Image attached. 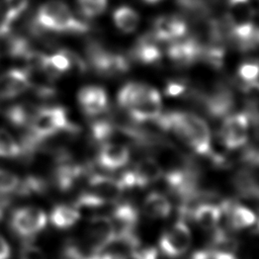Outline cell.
Instances as JSON below:
<instances>
[{
  "label": "cell",
  "instance_id": "6da1fadb",
  "mask_svg": "<svg viewBox=\"0 0 259 259\" xmlns=\"http://www.w3.org/2000/svg\"><path fill=\"white\" fill-rule=\"evenodd\" d=\"M124 190L118 179L105 175H92L88 180V187L82 191L75 201L77 208H96L106 203L118 200Z\"/></svg>",
  "mask_w": 259,
  "mask_h": 259
},
{
  "label": "cell",
  "instance_id": "7a4b0ae2",
  "mask_svg": "<svg viewBox=\"0 0 259 259\" xmlns=\"http://www.w3.org/2000/svg\"><path fill=\"white\" fill-rule=\"evenodd\" d=\"M181 116L182 126L177 137L189 146L196 154L210 157L213 150L207 123L194 113L181 111Z\"/></svg>",
  "mask_w": 259,
  "mask_h": 259
},
{
  "label": "cell",
  "instance_id": "3957f363",
  "mask_svg": "<svg viewBox=\"0 0 259 259\" xmlns=\"http://www.w3.org/2000/svg\"><path fill=\"white\" fill-rule=\"evenodd\" d=\"M86 54L89 65L99 75H120L130 69V61L125 56L109 52L97 42H90Z\"/></svg>",
  "mask_w": 259,
  "mask_h": 259
},
{
  "label": "cell",
  "instance_id": "277c9868",
  "mask_svg": "<svg viewBox=\"0 0 259 259\" xmlns=\"http://www.w3.org/2000/svg\"><path fill=\"white\" fill-rule=\"evenodd\" d=\"M226 21L229 34L237 45L245 40L255 27L250 0H228Z\"/></svg>",
  "mask_w": 259,
  "mask_h": 259
},
{
  "label": "cell",
  "instance_id": "5b68a950",
  "mask_svg": "<svg viewBox=\"0 0 259 259\" xmlns=\"http://www.w3.org/2000/svg\"><path fill=\"white\" fill-rule=\"evenodd\" d=\"M46 212L37 207L25 206L16 209L10 219L12 231L21 238H32L47 226Z\"/></svg>",
  "mask_w": 259,
  "mask_h": 259
},
{
  "label": "cell",
  "instance_id": "8992f818",
  "mask_svg": "<svg viewBox=\"0 0 259 259\" xmlns=\"http://www.w3.org/2000/svg\"><path fill=\"white\" fill-rule=\"evenodd\" d=\"M191 242L192 236L187 224L183 220H178L160 237L159 247L165 256L178 258L188 251Z\"/></svg>",
  "mask_w": 259,
  "mask_h": 259
},
{
  "label": "cell",
  "instance_id": "52a82bcc",
  "mask_svg": "<svg viewBox=\"0 0 259 259\" xmlns=\"http://www.w3.org/2000/svg\"><path fill=\"white\" fill-rule=\"evenodd\" d=\"M249 123L250 119L245 111L229 114L224 118L220 140L226 149L236 150L247 143Z\"/></svg>",
  "mask_w": 259,
  "mask_h": 259
},
{
  "label": "cell",
  "instance_id": "ba28073f",
  "mask_svg": "<svg viewBox=\"0 0 259 259\" xmlns=\"http://www.w3.org/2000/svg\"><path fill=\"white\" fill-rule=\"evenodd\" d=\"M127 111L128 115L137 122L156 120L162 113V102L159 92L155 88L145 85L141 96Z\"/></svg>",
  "mask_w": 259,
  "mask_h": 259
},
{
  "label": "cell",
  "instance_id": "9c48e42d",
  "mask_svg": "<svg viewBox=\"0 0 259 259\" xmlns=\"http://www.w3.org/2000/svg\"><path fill=\"white\" fill-rule=\"evenodd\" d=\"M85 239L97 250L103 251L115 240V231L111 219L104 215H96L88 222Z\"/></svg>",
  "mask_w": 259,
  "mask_h": 259
},
{
  "label": "cell",
  "instance_id": "30bf717a",
  "mask_svg": "<svg viewBox=\"0 0 259 259\" xmlns=\"http://www.w3.org/2000/svg\"><path fill=\"white\" fill-rule=\"evenodd\" d=\"M202 105L209 116L213 118H225L235 106V96L226 85H218L201 99Z\"/></svg>",
  "mask_w": 259,
  "mask_h": 259
},
{
  "label": "cell",
  "instance_id": "8fae6325",
  "mask_svg": "<svg viewBox=\"0 0 259 259\" xmlns=\"http://www.w3.org/2000/svg\"><path fill=\"white\" fill-rule=\"evenodd\" d=\"M203 45L195 37H184L168 48L170 60L179 66H189L200 59Z\"/></svg>",
  "mask_w": 259,
  "mask_h": 259
},
{
  "label": "cell",
  "instance_id": "7c38bea8",
  "mask_svg": "<svg viewBox=\"0 0 259 259\" xmlns=\"http://www.w3.org/2000/svg\"><path fill=\"white\" fill-rule=\"evenodd\" d=\"M30 88L26 69H10L0 75V99H11Z\"/></svg>",
  "mask_w": 259,
  "mask_h": 259
},
{
  "label": "cell",
  "instance_id": "4fadbf2b",
  "mask_svg": "<svg viewBox=\"0 0 259 259\" xmlns=\"http://www.w3.org/2000/svg\"><path fill=\"white\" fill-rule=\"evenodd\" d=\"M78 101L82 111L90 117L103 113L107 108V94L102 87L86 86L78 93Z\"/></svg>",
  "mask_w": 259,
  "mask_h": 259
},
{
  "label": "cell",
  "instance_id": "5bb4252c",
  "mask_svg": "<svg viewBox=\"0 0 259 259\" xmlns=\"http://www.w3.org/2000/svg\"><path fill=\"white\" fill-rule=\"evenodd\" d=\"M152 33L158 41L180 39L187 33V24L177 16H160L154 22Z\"/></svg>",
  "mask_w": 259,
  "mask_h": 259
},
{
  "label": "cell",
  "instance_id": "9a60e30c",
  "mask_svg": "<svg viewBox=\"0 0 259 259\" xmlns=\"http://www.w3.org/2000/svg\"><path fill=\"white\" fill-rule=\"evenodd\" d=\"M130 150L126 146L117 143H105L101 145L97 155L98 165L106 170H116L127 164Z\"/></svg>",
  "mask_w": 259,
  "mask_h": 259
},
{
  "label": "cell",
  "instance_id": "2e32d148",
  "mask_svg": "<svg viewBox=\"0 0 259 259\" xmlns=\"http://www.w3.org/2000/svg\"><path fill=\"white\" fill-rule=\"evenodd\" d=\"M111 222L115 231V238L135 234L139 223V213L130 203H120L116 205L111 213Z\"/></svg>",
  "mask_w": 259,
  "mask_h": 259
},
{
  "label": "cell",
  "instance_id": "e0dca14e",
  "mask_svg": "<svg viewBox=\"0 0 259 259\" xmlns=\"http://www.w3.org/2000/svg\"><path fill=\"white\" fill-rule=\"evenodd\" d=\"M132 171L135 187H146L159 181L163 176V167L154 158L141 160Z\"/></svg>",
  "mask_w": 259,
  "mask_h": 259
},
{
  "label": "cell",
  "instance_id": "ac0fdd59",
  "mask_svg": "<svg viewBox=\"0 0 259 259\" xmlns=\"http://www.w3.org/2000/svg\"><path fill=\"white\" fill-rule=\"evenodd\" d=\"M131 56L137 62L150 65L161 60L162 52L158 46V40L151 32L139 37L133 48Z\"/></svg>",
  "mask_w": 259,
  "mask_h": 259
},
{
  "label": "cell",
  "instance_id": "d6986e66",
  "mask_svg": "<svg viewBox=\"0 0 259 259\" xmlns=\"http://www.w3.org/2000/svg\"><path fill=\"white\" fill-rule=\"evenodd\" d=\"M223 214L222 207L214 203H201L191 211L194 223L205 231L217 229Z\"/></svg>",
  "mask_w": 259,
  "mask_h": 259
},
{
  "label": "cell",
  "instance_id": "ffe728a7",
  "mask_svg": "<svg viewBox=\"0 0 259 259\" xmlns=\"http://www.w3.org/2000/svg\"><path fill=\"white\" fill-rule=\"evenodd\" d=\"M221 207L223 211H227L229 215V223L232 228L236 230H244L250 228L256 223L255 213L247 206L227 201L224 202Z\"/></svg>",
  "mask_w": 259,
  "mask_h": 259
},
{
  "label": "cell",
  "instance_id": "44dd1931",
  "mask_svg": "<svg viewBox=\"0 0 259 259\" xmlns=\"http://www.w3.org/2000/svg\"><path fill=\"white\" fill-rule=\"evenodd\" d=\"M142 208L144 214L149 219L162 220L170 214L172 206L167 196L155 191L145 197Z\"/></svg>",
  "mask_w": 259,
  "mask_h": 259
},
{
  "label": "cell",
  "instance_id": "7402d4cb",
  "mask_svg": "<svg viewBox=\"0 0 259 259\" xmlns=\"http://www.w3.org/2000/svg\"><path fill=\"white\" fill-rule=\"evenodd\" d=\"M40 107L30 102H21L14 104L6 109V119L14 126H28Z\"/></svg>",
  "mask_w": 259,
  "mask_h": 259
},
{
  "label": "cell",
  "instance_id": "603a6c76",
  "mask_svg": "<svg viewBox=\"0 0 259 259\" xmlns=\"http://www.w3.org/2000/svg\"><path fill=\"white\" fill-rule=\"evenodd\" d=\"M81 213L79 208L75 205H67V204H59L56 205L50 214V221L52 225L58 229L65 230L73 227L79 220Z\"/></svg>",
  "mask_w": 259,
  "mask_h": 259
},
{
  "label": "cell",
  "instance_id": "cb8c5ba5",
  "mask_svg": "<svg viewBox=\"0 0 259 259\" xmlns=\"http://www.w3.org/2000/svg\"><path fill=\"white\" fill-rule=\"evenodd\" d=\"M101 252L85 238L83 240H70L64 249V254L68 259H99Z\"/></svg>",
  "mask_w": 259,
  "mask_h": 259
},
{
  "label": "cell",
  "instance_id": "d4e9b609",
  "mask_svg": "<svg viewBox=\"0 0 259 259\" xmlns=\"http://www.w3.org/2000/svg\"><path fill=\"white\" fill-rule=\"evenodd\" d=\"M113 20L115 25L123 32L131 33L135 31L139 25L138 13L128 6H120L113 12Z\"/></svg>",
  "mask_w": 259,
  "mask_h": 259
},
{
  "label": "cell",
  "instance_id": "484cf974",
  "mask_svg": "<svg viewBox=\"0 0 259 259\" xmlns=\"http://www.w3.org/2000/svg\"><path fill=\"white\" fill-rule=\"evenodd\" d=\"M91 137L98 144L108 143L109 140L116 134L117 124H114L109 119H97L91 123Z\"/></svg>",
  "mask_w": 259,
  "mask_h": 259
},
{
  "label": "cell",
  "instance_id": "4316f807",
  "mask_svg": "<svg viewBox=\"0 0 259 259\" xmlns=\"http://www.w3.org/2000/svg\"><path fill=\"white\" fill-rule=\"evenodd\" d=\"M144 88H145V84H141L137 82H130L125 84L117 94L118 104L122 108L127 110L139 99Z\"/></svg>",
  "mask_w": 259,
  "mask_h": 259
},
{
  "label": "cell",
  "instance_id": "83f0119b",
  "mask_svg": "<svg viewBox=\"0 0 259 259\" xmlns=\"http://www.w3.org/2000/svg\"><path fill=\"white\" fill-rule=\"evenodd\" d=\"M47 189L46 182L37 176H27L22 181H19V184L15 191L19 195H32L39 194L45 192Z\"/></svg>",
  "mask_w": 259,
  "mask_h": 259
},
{
  "label": "cell",
  "instance_id": "f1b7e54d",
  "mask_svg": "<svg viewBox=\"0 0 259 259\" xmlns=\"http://www.w3.org/2000/svg\"><path fill=\"white\" fill-rule=\"evenodd\" d=\"M19 156H21L20 145L7 131L0 128V157L16 158Z\"/></svg>",
  "mask_w": 259,
  "mask_h": 259
},
{
  "label": "cell",
  "instance_id": "f546056e",
  "mask_svg": "<svg viewBox=\"0 0 259 259\" xmlns=\"http://www.w3.org/2000/svg\"><path fill=\"white\" fill-rule=\"evenodd\" d=\"M32 50L30 41L23 36H11L7 40L6 52L7 54L15 59H23L25 55Z\"/></svg>",
  "mask_w": 259,
  "mask_h": 259
},
{
  "label": "cell",
  "instance_id": "4dcf8cb0",
  "mask_svg": "<svg viewBox=\"0 0 259 259\" xmlns=\"http://www.w3.org/2000/svg\"><path fill=\"white\" fill-rule=\"evenodd\" d=\"M77 5L82 15L88 18H94L105 10L107 2L98 0H77Z\"/></svg>",
  "mask_w": 259,
  "mask_h": 259
},
{
  "label": "cell",
  "instance_id": "1f68e13d",
  "mask_svg": "<svg viewBox=\"0 0 259 259\" xmlns=\"http://www.w3.org/2000/svg\"><path fill=\"white\" fill-rule=\"evenodd\" d=\"M23 59L26 64V69L29 71L44 72L49 62V56L47 54L33 49L30 50Z\"/></svg>",
  "mask_w": 259,
  "mask_h": 259
},
{
  "label": "cell",
  "instance_id": "d6a6232c",
  "mask_svg": "<svg viewBox=\"0 0 259 259\" xmlns=\"http://www.w3.org/2000/svg\"><path fill=\"white\" fill-rule=\"evenodd\" d=\"M28 3L29 0H4L5 17L10 21L15 22V20L27 9Z\"/></svg>",
  "mask_w": 259,
  "mask_h": 259
},
{
  "label": "cell",
  "instance_id": "836d02e7",
  "mask_svg": "<svg viewBox=\"0 0 259 259\" xmlns=\"http://www.w3.org/2000/svg\"><path fill=\"white\" fill-rule=\"evenodd\" d=\"M20 179L8 170L0 168V193L8 194L16 190Z\"/></svg>",
  "mask_w": 259,
  "mask_h": 259
},
{
  "label": "cell",
  "instance_id": "e575fe53",
  "mask_svg": "<svg viewBox=\"0 0 259 259\" xmlns=\"http://www.w3.org/2000/svg\"><path fill=\"white\" fill-rule=\"evenodd\" d=\"M49 60H50L51 66L59 75H62L63 73L68 72L69 70H72L71 62L64 50H61L49 56Z\"/></svg>",
  "mask_w": 259,
  "mask_h": 259
},
{
  "label": "cell",
  "instance_id": "d590c367",
  "mask_svg": "<svg viewBox=\"0 0 259 259\" xmlns=\"http://www.w3.org/2000/svg\"><path fill=\"white\" fill-rule=\"evenodd\" d=\"M239 77L245 82H253L259 78V63L258 62H245L240 65L238 69Z\"/></svg>",
  "mask_w": 259,
  "mask_h": 259
},
{
  "label": "cell",
  "instance_id": "8d00e7d4",
  "mask_svg": "<svg viewBox=\"0 0 259 259\" xmlns=\"http://www.w3.org/2000/svg\"><path fill=\"white\" fill-rule=\"evenodd\" d=\"M133 259H158V250L149 245L137 243L128 252Z\"/></svg>",
  "mask_w": 259,
  "mask_h": 259
},
{
  "label": "cell",
  "instance_id": "74e56055",
  "mask_svg": "<svg viewBox=\"0 0 259 259\" xmlns=\"http://www.w3.org/2000/svg\"><path fill=\"white\" fill-rule=\"evenodd\" d=\"M19 259H47V257L39 247L25 243L20 248Z\"/></svg>",
  "mask_w": 259,
  "mask_h": 259
},
{
  "label": "cell",
  "instance_id": "f35d334b",
  "mask_svg": "<svg viewBox=\"0 0 259 259\" xmlns=\"http://www.w3.org/2000/svg\"><path fill=\"white\" fill-rule=\"evenodd\" d=\"M238 48L243 52L253 51L259 48V27L255 26L250 33V35L240 44H238Z\"/></svg>",
  "mask_w": 259,
  "mask_h": 259
},
{
  "label": "cell",
  "instance_id": "ab89813d",
  "mask_svg": "<svg viewBox=\"0 0 259 259\" xmlns=\"http://www.w3.org/2000/svg\"><path fill=\"white\" fill-rule=\"evenodd\" d=\"M186 84L182 81L171 80L165 86V94L170 97H177L185 94Z\"/></svg>",
  "mask_w": 259,
  "mask_h": 259
},
{
  "label": "cell",
  "instance_id": "60d3db41",
  "mask_svg": "<svg viewBox=\"0 0 259 259\" xmlns=\"http://www.w3.org/2000/svg\"><path fill=\"white\" fill-rule=\"evenodd\" d=\"M9 204H10V198L7 197L6 194L0 193V222L4 219Z\"/></svg>",
  "mask_w": 259,
  "mask_h": 259
},
{
  "label": "cell",
  "instance_id": "b9f144b4",
  "mask_svg": "<svg viewBox=\"0 0 259 259\" xmlns=\"http://www.w3.org/2000/svg\"><path fill=\"white\" fill-rule=\"evenodd\" d=\"M211 250V249H210ZM210 259H237L235 253L226 251H214L211 250Z\"/></svg>",
  "mask_w": 259,
  "mask_h": 259
},
{
  "label": "cell",
  "instance_id": "7bdbcfd3",
  "mask_svg": "<svg viewBox=\"0 0 259 259\" xmlns=\"http://www.w3.org/2000/svg\"><path fill=\"white\" fill-rule=\"evenodd\" d=\"M10 247L6 240L0 235V259H9Z\"/></svg>",
  "mask_w": 259,
  "mask_h": 259
},
{
  "label": "cell",
  "instance_id": "ee69618b",
  "mask_svg": "<svg viewBox=\"0 0 259 259\" xmlns=\"http://www.w3.org/2000/svg\"><path fill=\"white\" fill-rule=\"evenodd\" d=\"M144 2H146V3H149V4H154V3H158V2H160L161 0H143Z\"/></svg>",
  "mask_w": 259,
  "mask_h": 259
}]
</instances>
